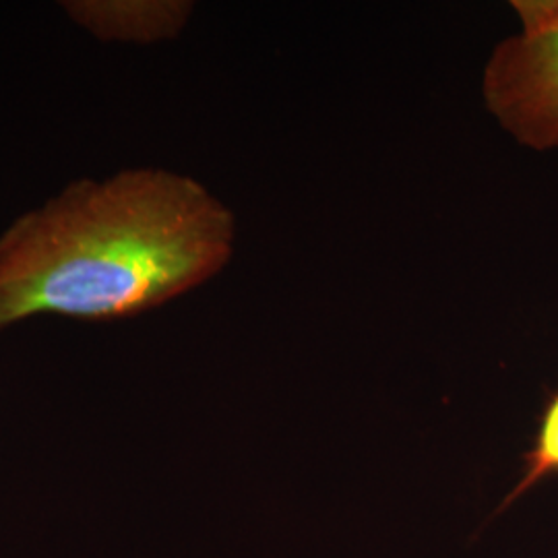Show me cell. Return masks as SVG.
Returning a JSON list of instances; mask_svg holds the SVG:
<instances>
[{
	"mask_svg": "<svg viewBox=\"0 0 558 558\" xmlns=\"http://www.w3.org/2000/svg\"><path fill=\"white\" fill-rule=\"evenodd\" d=\"M234 242V214L193 177L126 168L73 180L0 234V331L154 311L216 278Z\"/></svg>",
	"mask_w": 558,
	"mask_h": 558,
	"instance_id": "1",
	"label": "cell"
},
{
	"mask_svg": "<svg viewBox=\"0 0 558 558\" xmlns=\"http://www.w3.org/2000/svg\"><path fill=\"white\" fill-rule=\"evenodd\" d=\"M521 29L484 66L482 98L513 140L558 149V0L511 2Z\"/></svg>",
	"mask_w": 558,
	"mask_h": 558,
	"instance_id": "2",
	"label": "cell"
},
{
	"mask_svg": "<svg viewBox=\"0 0 558 558\" xmlns=\"http://www.w3.org/2000/svg\"><path fill=\"white\" fill-rule=\"evenodd\" d=\"M60 9L98 41L137 46L174 40L193 15L184 0H64Z\"/></svg>",
	"mask_w": 558,
	"mask_h": 558,
	"instance_id": "3",
	"label": "cell"
},
{
	"mask_svg": "<svg viewBox=\"0 0 558 558\" xmlns=\"http://www.w3.org/2000/svg\"><path fill=\"white\" fill-rule=\"evenodd\" d=\"M521 461L523 470L518 484L507 495V499L500 502L499 511L536 488L539 482L558 476V387L544 401L532 447L523 453Z\"/></svg>",
	"mask_w": 558,
	"mask_h": 558,
	"instance_id": "4",
	"label": "cell"
}]
</instances>
